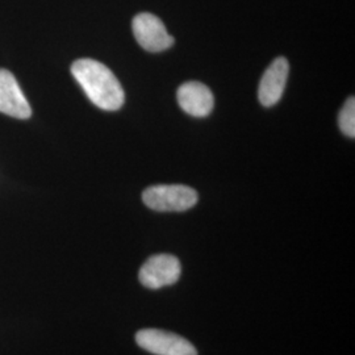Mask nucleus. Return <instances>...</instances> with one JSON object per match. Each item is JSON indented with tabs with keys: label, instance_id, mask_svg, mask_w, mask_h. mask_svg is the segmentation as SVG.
Segmentation results:
<instances>
[{
	"label": "nucleus",
	"instance_id": "9",
	"mask_svg": "<svg viewBox=\"0 0 355 355\" xmlns=\"http://www.w3.org/2000/svg\"><path fill=\"white\" fill-rule=\"evenodd\" d=\"M338 125L341 128L343 135L347 137H355V99L349 98L338 116Z\"/></svg>",
	"mask_w": 355,
	"mask_h": 355
},
{
	"label": "nucleus",
	"instance_id": "1",
	"mask_svg": "<svg viewBox=\"0 0 355 355\" xmlns=\"http://www.w3.org/2000/svg\"><path fill=\"white\" fill-rule=\"evenodd\" d=\"M71 74L89 96L104 111H117L125 102V94L119 79L105 66L91 58H82L71 66Z\"/></svg>",
	"mask_w": 355,
	"mask_h": 355
},
{
	"label": "nucleus",
	"instance_id": "5",
	"mask_svg": "<svg viewBox=\"0 0 355 355\" xmlns=\"http://www.w3.org/2000/svg\"><path fill=\"white\" fill-rule=\"evenodd\" d=\"M132 29L137 42L145 51H167L174 44V38L166 31L165 24L153 13H139L133 19Z\"/></svg>",
	"mask_w": 355,
	"mask_h": 355
},
{
	"label": "nucleus",
	"instance_id": "2",
	"mask_svg": "<svg viewBox=\"0 0 355 355\" xmlns=\"http://www.w3.org/2000/svg\"><path fill=\"white\" fill-rule=\"evenodd\" d=\"M142 200L153 211L183 212L198 203V192L182 184H159L144 191Z\"/></svg>",
	"mask_w": 355,
	"mask_h": 355
},
{
	"label": "nucleus",
	"instance_id": "3",
	"mask_svg": "<svg viewBox=\"0 0 355 355\" xmlns=\"http://www.w3.org/2000/svg\"><path fill=\"white\" fill-rule=\"evenodd\" d=\"M182 274V267L177 257L158 254L150 257L140 268L139 279L149 290H159L177 283Z\"/></svg>",
	"mask_w": 355,
	"mask_h": 355
},
{
	"label": "nucleus",
	"instance_id": "7",
	"mask_svg": "<svg viewBox=\"0 0 355 355\" xmlns=\"http://www.w3.org/2000/svg\"><path fill=\"white\" fill-rule=\"evenodd\" d=\"M288 71L290 64L284 57L274 60L267 67L258 89V98L262 105L272 107L279 102L286 89Z\"/></svg>",
	"mask_w": 355,
	"mask_h": 355
},
{
	"label": "nucleus",
	"instance_id": "4",
	"mask_svg": "<svg viewBox=\"0 0 355 355\" xmlns=\"http://www.w3.org/2000/svg\"><path fill=\"white\" fill-rule=\"evenodd\" d=\"M136 343L141 349L154 355H198L190 341L165 330H140L136 334Z\"/></svg>",
	"mask_w": 355,
	"mask_h": 355
},
{
	"label": "nucleus",
	"instance_id": "6",
	"mask_svg": "<svg viewBox=\"0 0 355 355\" xmlns=\"http://www.w3.org/2000/svg\"><path fill=\"white\" fill-rule=\"evenodd\" d=\"M0 112L20 120H26L32 114L16 78L6 69H0Z\"/></svg>",
	"mask_w": 355,
	"mask_h": 355
},
{
	"label": "nucleus",
	"instance_id": "8",
	"mask_svg": "<svg viewBox=\"0 0 355 355\" xmlns=\"http://www.w3.org/2000/svg\"><path fill=\"white\" fill-rule=\"evenodd\" d=\"M178 103L180 108L193 117H205L212 112L215 99L205 85L200 82H187L178 89Z\"/></svg>",
	"mask_w": 355,
	"mask_h": 355
}]
</instances>
